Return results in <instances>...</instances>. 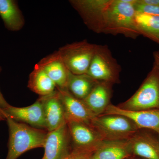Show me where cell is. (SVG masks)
Returning <instances> with one entry per match:
<instances>
[{"instance_id": "10", "label": "cell", "mask_w": 159, "mask_h": 159, "mask_svg": "<svg viewBox=\"0 0 159 159\" xmlns=\"http://www.w3.org/2000/svg\"><path fill=\"white\" fill-rule=\"evenodd\" d=\"M65 111L66 120H72L90 125L97 116L84 102L74 97L67 89L57 88Z\"/></svg>"}, {"instance_id": "8", "label": "cell", "mask_w": 159, "mask_h": 159, "mask_svg": "<svg viewBox=\"0 0 159 159\" xmlns=\"http://www.w3.org/2000/svg\"><path fill=\"white\" fill-rule=\"evenodd\" d=\"M71 142L67 122L54 130L48 132L42 159H63L72 150L70 149Z\"/></svg>"}, {"instance_id": "25", "label": "cell", "mask_w": 159, "mask_h": 159, "mask_svg": "<svg viewBox=\"0 0 159 159\" xmlns=\"http://www.w3.org/2000/svg\"><path fill=\"white\" fill-rule=\"evenodd\" d=\"M139 1L143 4L159 6V0H139Z\"/></svg>"}, {"instance_id": "17", "label": "cell", "mask_w": 159, "mask_h": 159, "mask_svg": "<svg viewBox=\"0 0 159 159\" xmlns=\"http://www.w3.org/2000/svg\"><path fill=\"white\" fill-rule=\"evenodd\" d=\"M28 88L32 92L45 97L56 90V84L50 78L43 68L37 63L29 75Z\"/></svg>"}, {"instance_id": "11", "label": "cell", "mask_w": 159, "mask_h": 159, "mask_svg": "<svg viewBox=\"0 0 159 159\" xmlns=\"http://www.w3.org/2000/svg\"><path fill=\"white\" fill-rule=\"evenodd\" d=\"M42 98L46 130L51 131L66 122L65 111L59 93H54Z\"/></svg>"}, {"instance_id": "27", "label": "cell", "mask_w": 159, "mask_h": 159, "mask_svg": "<svg viewBox=\"0 0 159 159\" xmlns=\"http://www.w3.org/2000/svg\"><path fill=\"white\" fill-rule=\"evenodd\" d=\"M6 120V118L4 116V115L2 113L0 112V121H3V120Z\"/></svg>"}, {"instance_id": "9", "label": "cell", "mask_w": 159, "mask_h": 159, "mask_svg": "<svg viewBox=\"0 0 159 159\" xmlns=\"http://www.w3.org/2000/svg\"><path fill=\"white\" fill-rule=\"evenodd\" d=\"M118 115L131 119L139 129L152 131L159 139V109L140 111L124 110L111 104L100 116Z\"/></svg>"}, {"instance_id": "28", "label": "cell", "mask_w": 159, "mask_h": 159, "mask_svg": "<svg viewBox=\"0 0 159 159\" xmlns=\"http://www.w3.org/2000/svg\"><path fill=\"white\" fill-rule=\"evenodd\" d=\"M126 159H141L140 158L138 157H137L136 156H133L130 157Z\"/></svg>"}, {"instance_id": "31", "label": "cell", "mask_w": 159, "mask_h": 159, "mask_svg": "<svg viewBox=\"0 0 159 159\" xmlns=\"http://www.w3.org/2000/svg\"><path fill=\"white\" fill-rule=\"evenodd\" d=\"M158 51V52H159V51Z\"/></svg>"}, {"instance_id": "14", "label": "cell", "mask_w": 159, "mask_h": 159, "mask_svg": "<svg viewBox=\"0 0 159 159\" xmlns=\"http://www.w3.org/2000/svg\"><path fill=\"white\" fill-rule=\"evenodd\" d=\"M113 84L98 81L88 97L83 101L95 116L103 114L111 104Z\"/></svg>"}, {"instance_id": "13", "label": "cell", "mask_w": 159, "mask_h": 159, "mask_svg": "<svg viewBox=\"0 0 159 159\" xmlns=\"http://www.w3.org/2000/svg\"><path fill=\"white\" fill-rule=\"evenodd\" d=\"M38 64L54 81L57 88L67 89L70 71L58 51L42 58Z\"/></svg>"}, {"instance_id": "2", "label": "cell", "mask_w": 159, "mask_h": 159, "mask_svg": "<svg viewBox=\"0 0 159 159\" xmlns=\"http://www.w3.org/2000/svg\"><path fill=\"white\" fill-rule=\"evenodd\" d=\"M9 130L8 152L6 159H17L23 153L43 148L48 131L34 128L6 117Z\"/></svg>"}, {"instance_id": "24", "label": "cell", "mask_w": 159, "mask_h": 159, "mask_svg": "<svg viewBox=\"0 0 159 159\" xmlns=\"http://www.w3.org/2000/svg\"><path fill=\"white\" fill-rule=\"evenodd\" d=\"M2 67L0 66V73L2 71ZM10 104H9L7 102V101H6V99H5L4 97H3L2 94V93L1 91H0V111L6 108Z\"/></svg>"}, {"instance_id": "20", "label": "cell", "mask_w": 159, "mask_h": 159, "mask_svg": "<svg viewBox=\"0 0 159 159\" xmlns=\"http://www.w3.org/2000/svg\"><path fill=\"white\" fill-rule=\"evenodd\" d=\"M128 140L133 156L141 159H159L158 154L146 139L143 129Z\"/></svg>"}, {"instance_id": "3", "label": "cell", "mask_w": 159, "mask_h": 159, "mask_svg": "<svg viewBox=\"0 0 159 159\" xmlns=\"http://www.w3.org/2000/svg\"><path fill=\"white\" fill-rule=\"evenodd\" d=\"M121 109L140 111L159 109V65L153 66L138 90L128 99L117 105Z\"/></svg>"}, {"instance_id": "23", "label": "cell", "mask_w": 159, "mask_h": 159, "mask_svg": "<svg viewBox=\"0 0 159 159\" xmlns=\"http://www.w3.org/2000/svg\"><path fill=\"white\" fill-rule=\"evenodd\" d=\"M146 139L153 146L159 155V139L157 135L152 131L143 129Z\"/></svg>"}, {"instance_id": "19", "label": "cell", "mask_w": 159, "mask_h": 159, "mask_svg": "<svg viewBox=\"0 0 159 159\" xmlns=\"http://www.w3.org/2000/svg\"><path fill=\"white\" fill-rule=\"evenodd\" d=\"M135 21L140 35L159 44V16L136 11Z\"/></svg>"}, {"instance_id": "22", "label": "cell", "mask_w": 159, "mask_h": 159, "mask_svg": "<svg viewBox=\"0 0 159 159\" xmlns=\"http://www.w3.org/2000/svg\"><path fill=\"white\" fill-rule=\"evenodd\" d=\"M134 6L136 12L159 16V6L143 4L139 0H136Z\"/></svg>"}, {"instance_id": "1", "label": "cell", "mask_w": 159, "mask_h": 159, "mask_svg": "<svg viewBox=\"0 0 159 159\" xmlns=\"http://www.w3.org/2000/svg\"><path fill=\"white\" fill-rule=\"evenodd\" d=\"M136 0H71L90 30L100 34H122L135 39L140 35L135 21Z\"/></svg>"}, {"instance_id": "26", "label": "cell", "mask_w": 159, "mask_h": 159, "mask_svg": "<svg viewBox=\"0 0 159 159\" xmlns=\"http://www.w3.org/2000/svg\"><path fill=\"white\" fill-rule=\"evenodd\" d=\"M153 57L154 58V62L159 65V52L158 51H155L154 52Z\"/></svg>"}, {"instance_id": "18", "label": "cell", "mask_w": 159, "mask_h": 159, "mask_svg": "<svg viewBox=\"0 0 159 159\" xmlns=\"http://www.w3.org/2000/svg\"><path fill=\"white\" fill-rule=\"evenodd\" d=\"M98 81L87 74H74L70 72L67 89L74 97L83 100Z\"/></svg>"}, {"instance_id": "29", "label": "cell", "mask_w": 159, "mask_h": 159, "mask_svg": "<svg viewBox=\"0 0 159 159\" xmlns=\"http://www.w3.org/2000/svg\"><path fill=\"white\" fill-rule=\"evenodd\" d=\"M90 159H97V158L96 157L94 156V155H93V157H91V158Z\"/></svg>"}, {"instance_id": "16", "label": "cell", "mask_w": 159, "mask_h": 159, "mask_svg": "<svg viewBox=\"0 0 159 159\" xmlns=\"http://www.w3.org/2000/svg\"><path fill=\"white\" fill-rule=\"evenodd\" d=\"M94 155L98 159H126L133 156L128 140L103 141Z\"/></svg>"}, {"instance_id": "12", "label": "cell", "mask_w": 159, "mask_h": 159, "mask_svg": "<svg viewBox=\"0 0 159 159\" xmlns=\"http://www.w3.org/2000/svg\"><path fill=\"white\" fill-rule=\"evenodd\" d=\"M73 148L88 147L103 142L99 133L90 125L81 122L67 120Z\"/></svg>"}, {"instance_id": "15", "label": "cell", "mask_w": 159, "mask_h": 159, "mask_svg": "<svg viewBox=\"0 0 159 159\" xmlns=\"http://www.w3.org/2000/svg\"><path fill=\"white\" fill-rule=\"evenodd\" d=\"M0 16L9 31H20L25 25L22 13L14 0H0Z\"/></svg>"}, {"instance_id": "4", "label": "cell", "mask_w": 159, "mask_h": 159, "mask_svg": "<svg viewBox=\"0 0 159 159\" xmlns=\"http://www.w3.org/2000/svg\"><path fill=\"white\" fill-rule=\"evenodd\" d=\"M91 125L99 133L103 141L129 140L140 130L131 119L118 115L96 116Z\"/></svg>"}, {"instance_id": "6", "label": "cell", "mask_w": 159, "mask_h": 159, "mask_svg": "<svg viewBox=\"0 0 159 159\" xmlns=\"http://www.w3.org/2000/svg\"><path fill=\"white\" fill-rule=\"evenodd\" d=\"M97 44L87 40L67 44L58 50L70 72L74 74H87Z\"/></svg>"}, {"instance_id": "30", "label": "cell", "mask_w": 159, "mask_h": 159, "mask_svg": "<svg viewBox=\"0 0 159 159\" xmlns=\"http://www.w3.org/2000/svg\"></svg>"}, {"instance_id": "7", "label": "cell", "mask_w": 159, "mask_h": 159, "mask_svg": "<svg viewBox=\"0 0 159 159\" xmlns=\"http://www.w3.org/2000/svg\"><path fill=\"white\" fill-rule=\"evenodd\" d=\"M4 116L9 117L16 121L34 128L46 129V125L42 98L40 97L32 105L18 107L9 105L0 111Z\"/></svg>"}, {"instance_id": "5", "label": "cell", "mask_w": 159, "mask_h": 159, "mask_svg": "<svg viewBox=\"0 0 159 159\" xmlns=\"http://www.w3.org/2000/svg\"><path fill=\"white\" fill-rule=\"evenodd\" d=\"M121 66L107 45H97L86 74L95 80L115 84L120 83Z\"/></svg>"}, {"instance_id": "21", "label": "cell", "mask_w": 159, "mask_h": 159, "mask_svg": "<svg viewBox=\"0 0 159 159\" xmlns=\"http://www.w3.org/2000/svg\"><path fill=\"white\" fill-rule=\"evenodd\" d=\"M100 144L91 147L73 148L70 153L63 159H90Z\"/></svg>"}]
</instances>
